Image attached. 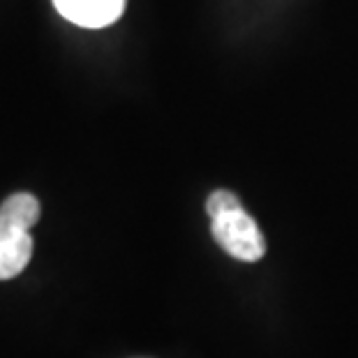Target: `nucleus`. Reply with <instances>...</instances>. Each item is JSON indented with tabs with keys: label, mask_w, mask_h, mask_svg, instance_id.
Returning a JSON list of instances; mask_svg holds the SVG:
<instances>
[{
	"label": "nucleus",
	"mask_w": 358,
	"mask_h": 358,
	"mask_svg": "<svg viewBox=\"0 0 358 358\" xmlns=\"http://www.w3.org/2000/svg\"><path fill=\"white\" fill-rule=\"evenodd\" d=\"M60 17L81 28H104L120 19L125 0H53Z\"/></svg>",
	"instance_id": "nucleus-3"
},
{
	"label": "nucleus",
	"mask_w": 358,
	"mask_h": 358,
	"mask_svg": "<svg viewBox=\"0 0 358 358\" xmlns=\"http://www.w3.org/2000/svg\"><path fill=\"white\" fill-rule=\"evenodd\" d=\"M210 231L217 245L238 262H259L266 255V238L257 222L243 208L210 217Z\"/></svg>",
	"instance_id": "nucleus-2"
},
{
	"label": "nucleus",
	"mask_w": 358,
	"mask_h": 358,
	"mask_svg": "<svg viewBox=\"0 0 358 358\" xmlns=\"http://www.w3.org/2000/svg\"><path fill=\"white\" fill-rule=\"evenodd\" d=\"M40 220V206L26 194H12L0 203V280L26 271L33 257L30 227Z\"/></svg>",
	"instance_id": "nucleus-1"
},
{
	"label": "nucleus",
	"mask_w": 358,
	"mask_h": 358,
	"mask_svg": "<svg viewBox=\"0 0 358 358\" xmlns=\"http://www.w3.org/2000/svg\"><path fill=\"white\" fill-rule=\"evenodd\" d=\"M234 208H243V203L234 192H229V189H215V192L206 199V213H208V217L222 215V213L234 210Z\"/></svg>",
	"instance_id": "nucleus-4"
}]
</instances>
